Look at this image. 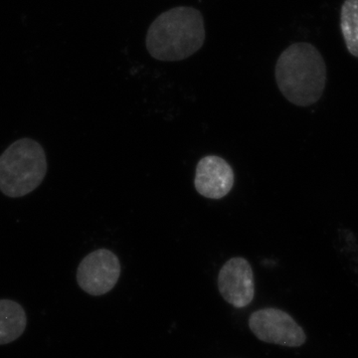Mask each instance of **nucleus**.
Wrapping results in <instances>:
<instances>
[{
  "label": "nucleus",
  "mask_w": 358,
  "mask_h": 358,
  "mask_svg": "<svg viewBox=\"0 0 358 358\" xmlns=\"http://www.w3.org/2000/svg\"><path fill=\"white\" fill-rule=\"evenodd\" d=\"M121 263L110 250L98 249L88 254L77 270L80 288L91 296H103L115 288L121 277Z\"/></svg>",
  "instance_id": "obj_5"
},
{
  "label": "nucleus",
  "mask_w": 358,
  "mask_h": 358,
  "mask_svg": "<svg viewBox=\"0 0 358 358\" xmlns=\"http://www.w3.org/2000/svg\"><path fill=\"white\" fill-rule=\"evenodd\" d=\"M43 148L31 138H21L0 155V192L18 199L36 189L47 173Z\"/></svg>",
  "instance_id": "obj_3"
},
{
  "label": "nucleus",
  "mask_w": 358,
  "mask_h": 358,
  "mask_svg": "<svg viewBox=\"0 0 358 358\" xmlns=\"http://www.w3.org/2000/svg\"><path fill=\"white\" fill-rule=\"evenodd\" d=\"M27 319L24 308L10 300H0V345L16 341L24 333Z\"/></svg>",
  "instance_id": "obj_8"
},
{
  "label": "nucleus",
  "mask_w": 358,
  "mask_h": 358,
  "mask_svg": "<svg viewBox=\"0 0 358 358\" xmlns=\"http://www.w3.org/2000/svg\"><path fill=\"white\" fill-rule=\"evenodd\" d=\"M250 331L259 341L287 348H300L307 341L303 327L285 310L265 308L250 315Z\"/></svg>",
  "instance_id": "obj_4"
},
{
  "label": "nucleus",
  "mask_w": 358,
  "mask_h": 358,
  "mask_svg": "<svg viewBox=\"0 0 358 358\" xmlns=\"http://www.w3.org/2000/svg\"><path fill=\"white\" fill-rule=\"evenodd\" d=\"M234 185V171L230 164L217 155H207L199 160L195 173L196 192L209 199H222Z\"/></svg>",
  "instance_id": "obj_7"
},
{
  "label": "nucleus",
  "mask_w": 358,
  "mask_h": 358,
  "mask_svg": "<svg viewBox=\"0 0 358 358\" xmlns=\"http://www.w3.org/2000/svg\"><path fill=\"white\" fill-rule=\"evenodd\" d=\"M205 38L204 18L199 9L178 6L152 21L145 36V47L157 60L178 62L199 51Z\"/></svg>",
  "instance_id": "obj_1"
},
{
  "label": "nucleus",
  "mask_w": 358,
  "mask_h": 358,
  "mask_svg": "<svg viewBox=\"0 0 358 358\" xmlns=\"http://www.w3.org/2000/svg\"><path fill=\"white\" fill-rule=\"evenodd\" d=\"M341 29L348 52L358 58V0H345L343 4Z\"/></svg>",
  "instance_id": "obj_9"
},
{
  "label": "nucleus",
  "mask_w": 358,
  "mask_h": 358,
  "mask_svg": "<svg viewBox=\"0 0 358 358\" xmlns=\"http://www.w3.org/2000/svg\"><path fill=\"white\" fill-rule=\"evenodd\" d=\"M218 289L221 296L236 308L249 307L255 298L253 268L243 257H234L219 271Z\"/></svg>",
  "instance_id": "obj_6"
},
{
  "label": "nucleus",
  "mask_w": 358,
  "mask_h": 358,
  "mask_svg": "<svg viewBox=\"0 0 358 358\" xmlns=\"http://www.w3.org/2000/svg\"><path fill=\"white\" fill-rule=\"evenodd\" d=\"M282 96L299 107H308L322 98L327 85V66L322 54L307 42L292 44L282 52L275 68Z\"/></svg>",
  "instance_id": "obj_2"
}]
</instances>
